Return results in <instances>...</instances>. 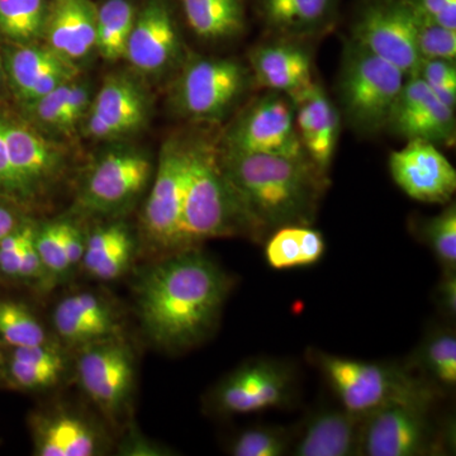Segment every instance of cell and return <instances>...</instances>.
<instances>
[{
  "instance_id": "obj_1",
  "label": "cell",
  "mask_w": 456,
  "mask_h": 456,
  "mask_svg": "<svg viewBox=\"0 0 456 456\" xmlns=\"http://www.w3.org/2000/svg\"><path fill=\"white\" fill-rule=\"evenodd\" d=\"M233 279L200 248L152 260L136 284V308L147 338L167 353H182L215 332Z\"/></svg>"
},
{
  "instance_id": "obj_2",
  "label": "cell",
  "mask_w": 456,
  "mask_h": 456,
  "mask_svg": "<svg viewBox=\"0 0 456 456\" xmlns=\"http://www.w3.org/2000/svg\"><path fill=\"white\" fill-rule=\"evenodd\" d=\"M220 152L222 167L253 231V241H265L281 227L312 226L330 179L310 159L244 154L221 147Z\"/></svg>"
},
{
  "instance_id": "obj_3",
  "label": "cell",
  "mask_w": 456,
  "mask_h": 456,
  "mask_svg": "<svg viewBox=\"0 0 456 456\" xmlns=\"http://www.w3.org/2000/svg\"><path fill=\"white\" fill-rule=\"evenodd\" d=\"M187 175L182 231L185 250L221 237L253 240L241 204L221 164L220 145L211 140L185 141Z\"/></svg>"
},
{
  "instance_id": "obj_4",
  "label": "cell",
  "mask_w": 456,
  "mask_h": 456,
  "mask_svg": "<svg viewBox=\"0 0 456 456\" xmlns=\"http://www.w3.org/2000/svg\"><path fill=\"white\" fill-rule=\"evenodd\" d=\"M341 407L354 415L367 416L378 408L398 402L436 403L444 392L407 367L406 362H368L321 350H308Z\"/></svg>"
},
{
  "instance_id": "obj_5",
  "label": "cell",
  "mask_w": 456,
  "mask_h": 456,
  "mask_svg": "<svg viewBox=\"0 0 456 456\" xmlns=\"http://www.w3.org/2000/svg\"><path fill=\"white\" fill-rule=\"evenodd\" d=\"M406 75L350 38L342 51L338 90V110L362 136L386 130Z\"/></svg>"
},
{
  "instance_id": "obj_6",
  "label": "cell",
  "mask_w": 456,
  "mask_h": 456,
  "mask_svg": "<svg viewBox=\"0 0 456 456\" xmlns=\"http://www.w3.org/2000/svg\"><path fill=\"white\" fill-rule=\"evenodd\" d=\"M255 84L250 68L231 57H193L183 66L173 90L180 116L220 122L244 101Z\"/></svg>"
},
{
  "instance_id": "obj_7",
  "label": "cell",
  "mask_w": 456,
  "mask_h": 456,
  "mask_svg": "<svg viewBox=\"0 0 456 456\" xmlns=\"http://www.w3.org/2000/svg\"><path fill=\"white\" fill-rule=\"evenodd\" d=\"M432 402H398L362 419L360 455H440L452 441V428L432 419Z\"/></svg>"
},
{
  "instance_id": "obj_8",
  "label": "cell",
  "mask_w": 456,
  "mask_h": 456,
  "mask_svg": "<svg viewBox=\"0 0 456 456\" xmlns=\"http://www.w3.org/2000/svg\"><path fill=\"white\" fill-rule=\"evenodd\" d=\"M297 369L285 360L250 359L227 374L211 395V406L224 416L285 410L298 401Z\"/></svg>"
},
{
  "instance_id": "obj_9",
  "label": "cell",
  "mask_w": 456,
  "mask_h": 456,
  "mask_svg": "<svg viewBox=\"0 0 456 456\" xmlns=\"http://www.w3.org/2000/svg\"><path fill=\"white\" fill-rule=\"evenodd\" d=\"M185 175V141L171 139L161 149L141 217L143 242L154 260L185 250L182 231Z\"/></svg>"
},
{
  "instance_id": "obj_10",
  "label": "cell",
  "mask_w": 456,
  "mask_h": 456,
  "mask_svg": "<svg viewBox=\"0 0 456 456\" xmlns=\"http://www.w3.org/2000/svg\"><path fill=\"white\" fill-rule=\"evenodd\" d=\"M226 151L307 158L294 121L292 98L266 90L242 108L222 136Z\"/></svg>"
},
{
  "instance_id": "obj_11",
  "label": "cell",
  "mask_w": 456,
  "mask_h": 456,
  "mask_svg": "<svg viewBox=\"0 0 456 456\" xmlns=\"http://www.w3.org/2000/svg\"><path fill=\"white\" fill-rule=\"evenodd\" d=\"M351 38L395 66L407 79L417 77L421 57L416 46L415 16L406 0H362Z\"/></svg>"
},
{
  "instance_id": "obj_12",
  "label": "cell",
  "mask_w": 456,
  "mask_h": 456,
  "mask_svg": "<svg viewBox=\"0 0 456 456\" xmlns=\"http://www.w3.org/2000/svg\"><path fill=\"white\" fill-rule=\"evenodd\" d=\"M77 373L83 392L110 421L125 415L134 384V358L123 336L79 347Z\"/></svg>"
},
{
  "instance_id": "obj_13",
  "label": "cell",
  "mask_w": 456,
  "mask_h": 456,
  "mask_svg": "<svg viewBox=\"0 0 456 456\" xmlns=\"http://www.w3.org/2000/svg\"><path fill=\"white\" fill-rule=\"evenodd\" d=\"M151 159L134 149L107 152L92 167L79 197L80 209L93 215L127 211L150 184Z\"/></svg>"
},
{
  "instance_id": "obj_14",
  "label": "cell",
  "mask_w": 456,
  "mask_h": 456,
  "mask_svg": "<svg viewBox=\"0 0 456 456\" xmlns=\"http://www.w3.org/2000/svg\"><path fill=\"white\" fill-rule=\"evenodd\" d=\"M389 171L398 188L422 203H450L456 191V170L439 146L408 140L389 155Z\"/></svg>"
},
{
  "instance_id": "obj_15",
  "label": "cell",
  "mask_w": 456,
  "mask_h": 456,
  "mask_svg": "<svg viewBox=\"0 0 456 456\" xmlns=\"http://www.w3.org/2000/svg\"><path fill=\"white\" fill-rule=\"evenodd\" d=\"M386 130L407 141L419 139L450 146L455 142V110L441 102L421 77H408Z\"/></svg>"
},
{
  "instance_id": "obj_16",
  "label": "cell",
  "mask_w": 456,
  "mask_h": 456,
  "mask_svg": "<svg viewBox=\"0 0 456 456\" xmlns=\"http://www.w3.org/2000/svg\"><path fill=\"white\" fill-rule=\"evenodd\" d=\"M2 122L12 167L36 203L61 176L64 155L22 119L2 112Z\"/></svg>"
},
{
  "instance_id": "obj_17",
  "label": "cell",
  "mask_w": 456,
  "mask_h": 456,
  "mask_svg": "<svg viewBox=\"0 0 456 456\" xmlns=\"http://www.w3.org/2000/svg\"><path fill=\"white\" fill-rule=\"evenodd\" d=\"M182 38L167 0H149L136 16L125 59L147 77H160L182 59Z\"/></svg>"
},
{
  "instance_id": "obj_18",
  "label": "cell",
  "mask_w": 456,
  "mask_h": 456,
  "mask_svg": "<svg viewBox=\"0 0 456 456\" xmlns=\"http://www.w3.org/2000/svg\"><path fill=\"white\" fill-rule=\"evenodd\" d=\"M145 93L131 77H107L90 103L86 134L92 139L116 140L139 131L149 118Z\"/></svg>"
},
{
  "instance_id": "obj_19",
  "label": "cell",
  "mask_w": 456,
  "mask_h": 456,
  "mask_svg": "<svg viewBox=\"0 0 456 456\" xmlns=\"http://www.w3.org/2000/svg\"><path fill=\"white\" fill-rule=\"evenodd\" d=\"M290 98L303 151L321 173L329 175L340 139V110L316 80Z\"/></svg>"
},
{
  "instance_id": "obj_20",
  "label": "cell",
  "mask_w": 456,
  "mask_h": 456,
  "mask_svg": "<svg viewBox=\"0 0 456 456\" xmlns=\"http://www.w3.org/2000/svg\"><path fill=\"white\" fill-rule=\"evenodd\" d=\"M305 41L277 37L248 53V68L261 88L294 97L314 82V56Z\"/></svg>"
},
{
  "instance_id": "obj_21",
  "label": "cell",
  "mask_w": 456,
  "mask_h": 456,
  "mask_svg": "<svg viewBox=\"0 0 456 456\" xmlns=\"http://www.w3.org/2000/svg\"><path fill=\"white\" fill-rule=\"evenodd\" d=\"M33 454L37 456H94L103 454V434L73 411L42 410L29 419Z\"/></svg>"
},
{
  "instance_id": "obj_22",
  "label": "cell",
  "mask_w": 456,
  "mask_h": 456,
  "mask_svg": "<svg viewBox=\"0 0 456 456\" xmlns=\"http://www.w3.org/2000/svg\"><path fill=\"white\" fill-rule=\"evenodd\" d=\"M53 323L60 340L74 349L122 336L121 318L112 303L90 292L62 298L53 310Z\"/></svg>"
},
{
  "instance_id": "obj_23",
  "label": "cell",
  "mask_w": 456,
  "mask_h": 456,
  "mask_svg": "<svg viewBox=\"0 0 456 456\" xmlns=\"http://www.w3.org/2000/svg\"><path fill=\"white\" fill-rule=\"evenodd\" d=\"M362 419L344 407L312 412L296 430L290 454L297 456L360 455Z\"/></svg>"
},
{
  "instance_id": "obj_24",
  "label": "cell",
  "mask_w": 456,
  "mask_h": 456,
  "mask_svg": "<svg viewBox=\"0 0 456 456\" xmlns=\"http://www.w3.org/2000/svg\"><path fill=\"white\" fill-rule=\"evenodd\" d=\"M97 13L92 0H53L44 29L47 46L73 62L86 59L95 49Z\"/></svg>"
},
{
  "instance_id": "obj_25",
  "label": "cell",
  "mask_w": 456,
  "mask_h": 456,
  "mask_svg": "<svg viewBox=\"0 0 456 456\" xmlns=\"http://www.w3.org/2000/svg\"><path fill=\"white\" fill-rule=\"evenodd\" d=\"M340 0H256L264 25L275 37L308 41L334 27Z\"/></svg>"
},
{
  "instance_id": "obj_26",
  "label": "cell",
  "mask_w": 456,
  "mask_h": 456,
  "mask_svg": "<svg viewBox=\"0 0 456 456\" xmlns=\"http://www.w3.org/2000/svg\"><path fill=\"white\" fill-rule=\"evenodd\" d=\"M136 251V239L128 224L122 221L110 222L86 235L80 268L97 281H116L131 268Z\"/></svg>"
},
{
  "instance_id": "obj_27",
  "label": "cell",
  "mask_w": 456,
  "mask_h": 456,
  "mask_svg": "<svg viewBox=\"0 0 456 456\" xmlns=\"http://www.w3.org/2000/svg\"><path fill=\"white\" fill-rule=\"evenodd\" d=\"M68 367L64 351L47 340L35 346L16 347L5 362V375L14 388L44 391L56 386Z\"/></svg>"
},
{
  "instance_id": "obj_28",
  "label": "cell",
  "mask_w": 456,
  "mask_h": 456,
  "mask_svg": "<svg viewBox=\"0 0 456 456\" xmlns=\"http://www.w3.org/2000/svg\"><path fill=\"white\" fill-rule=\"evenodd\" d=\"M189 28L206 41H228L244 35V0H179Z\"/></svg>"
},
{
  "instance_id": "obj_29",
  "label": "cell",
  "mask_w": 456,
  "mask_h": 456,
  "mask_svg": "<svg viewBox=\"0 0 456 456\" xmlns=\"http://www.w3.org/2000/svg\"><path fill=\"white\" fill-rule=\"evenodd\" d=\"M407 367L436 386L441 391H452L456 386V335L452 325L428 330Z\"/></svg>"
},
{
  "instance_id": "obj_30",
  "label": "cell",
  "mask_w": 456,
  "mask_h": 456,
  "mask_svg": "<svg viewBox=\"0 0 456 456\" xmlns=\"http://www.w3.org/2000/svg\"><path fill=\"white\" fill-rule=\"evenodd\" d=\"M265 241L266 263L274 270L307 268L322 259L326 251L322 233L301 224L278 228Z\"/></svg>"
},
{
  "instance_id": "obj_31",
  "label": "cell",
  "mask_w": 456,
  "mask_h": 456,
  "mask_svg": "<svg viewBox=\"0 0 456 456\" xmlns=\"http://www.w3.org/2000/svg\"><path fill=\"white\" fill-rule=\"evenodd\" d=\"M0 53L9 93L20 104L25 101L41 75L62 59V56L57 55L47 45L41 46L38 44H0Z\"/></svg>"
},
{
  "instance_id": "obj_32",
  "label": "cell",
  "mask_w": 456,
  "mask_h": 456,
  "mask_svg": "<svg viewBox=\"0 0 456 456\" xmlns=\"http://www.w3.org/2000/svg\"><path fill=\"white\" fill-rule=\"evenodd\" d=\"M136 12L128 0H107L97 13L95 49L103 59H125Z\"/></svg>"
},
{
  "instance_id": "obj_33",
  "label": "cell",
  "mask_w": 456,
  "mask_h": 456,
  "mask_svg": "<svg viewBox=\"0 0 456 456\" xmlns=\"http://www.w3.org/2000/svg\"><path fill=\"white\" fill-rule=\"evenodd\" d=\"M46 14L45 0H0L2 44H36L44 36Z\"/></svg>"
},
{
  "instance_id": "obj_34",
  "label": "cell",
  "mask_w": 456,
  "mask_h": 456,
  "mask_svg": "<svg viewBox=\"0 0 456 456\" xmlns=\"http://www.w3.org/2000/svg\"><path fill=\"white\" fill-rule=\"evenodd\" d=\"M49 340L40 320L23 303L0 301V346L27 347Z\"/></svg>"
},
{
  "instance_id": "obj_35",
  "label": "cell",
  "mask_w": 456,
  "mask_h": 456,
  "mask_svg": "<svg viewBox=\"0 0 456 456\" xmlns=\"http://www.w3.org/2000/svg\"><path fill=\"white\" fill-rule=\"evenodd\" d=\"M296 430L283 426L257 425L233 437L228 454L235 456H283L290 454Z\"/></svg>"
},
{
  "instance_id": "obj_36",
  "label": "cell",
  "mask_w": 456,
  "mask_h": 456,
  "mask_svg": "<svg viewBox=\"0 0 456 456\" xmlns=\"http://www.w3.org/2000/svg\"><path fill=\"white\" fill-rule=\"evenodd\" d=\"M419 239L439 261L443 272H456V206L449 204L434 217L419 221Z\"/></svg>"
},
{
  "instance_id": "obj_37",
  "label": "cell",
  "mask_w": 456,
  "mask_h": 456,
  "mask_svg": "<svg viewBox=\"0 0 456 456\" xmlns=\"http://www.w3.org/2000/svg\"><path fill=\"white\" fill-rule=\"evenodd\" d=\"M35 245L51 284L65 281L74 272L66 255L61 220L37 224Z\"/></svg>"
},
{
  "instance_id": "obj_38",
  "label": "cell",
  "mask_w": 456,
  "mask_h": 456,
  "mask_svg": "<svg viewBox=\"0 0 456 456\" xmlns=\"http://www.w3.org/2000/svg\"><path fill=\"white\" fill-rule=\"evenodd\" d=\"M413 11V9H412ZM416 46L421 60H455L456 31L413 11Z\"/></svg>"
},
{
  "instance_id": "obj_39",
  "label": "cell",
  "mask_w": 456,
  "mask_h": 456,
  "mask_svg": "<svg viewBox=\"0 0 456 456\" xmlns=\"http://www.w3.org/2000/svg\"><path fill=\"white\" fill-rule=\"evenodd\" d=\"M417 77H421L428 88L446 106L456 108V61L455 60H421Z\"/></svg>"
},
{
  "instance_id": "obj_40",
  "label": "cell",
  "mask_w": 456,
  "mask_h": 456,
  "mask_svg": "<svg viewBox=\"0 0 456 456\" xmlns=\"http://www.w3.org/2000/svg\"><path fill=\"white\" fill-rule=\"evenodd\" d=\"M36 226L35 222L23 218L9 235L0 240V277L3 279L18 281L23 251L27 241L35 233Z\"/></svg>"
},
{
  "instance_id": "obj_41",
  "label": "cell",
  "mask_w": 456,
  "mask_h": 456,
  "mask_svg": "<svg viewBox=\"0 0 456 456\" xmlns=\"http://www.w3.org/2000/svg\"><path fill=\"white\" fill-rule=\"evenodd\" d=\"M0 198L17 204L18 207L31 206L32 200L12 167L7 142L3 132L2 112H0Z\"/></svg>"
},
{
  "instance_id": "obj_42",
  "label": "cell",
  "mask_w": 456,
  "mask_h": 456,
  "mask_svg": "<svg viewBox=\"0 0 456 456\" xmlns=\"http://www.w3.org/2000/svg\"><path fill=\"white\" fill-rule=\"evenodd\" d=\"M90 90L86 84L79 83L77 79L70 84L68 101L64 116L60 123V132L73 131L75 126L79 125L80 121L88 113L90 107Z\"/></svg>"
},
{
  "instance_id": "obj_43",
  "label": "cell",
  "mask_w": 456,
  "mask_h": 456,
  "mask_svg": "<svg viewBox=\"0 0 456 456\" xmlns=\"http://www.w3.org/2000/svg\"><path fill=\"white\" fill-rule=\"evenodd\" d=\"M413 11L456 31V0H406Z\"/></svg>"
},
{
  "instance_id": "obj_44",
  "label": "cell",
  "mask_w": 456,
  "mask_h": 456,
  "mask_svg": "<svg viewBox=\"0 0 456 456\" xmlns=\"http://www.w3.org/2000/svg\"><path fill=\"white\" fill-rule=\"evenodd\" d=\"M61 227L69 264H70L73 270L80 268L84 251H86V235L84 233L82 227L71 220L62 218Z\"/></svg>"
},
{
  "instance_id": "obj_45",
  "label": "cell",
  "mask_w": 456,
  "mask_h": 456,
  "mask_svg": "<svg viewBox=\"0 0 456 456\" xmlns=\"http://www.w3.org/2000/svg\"><path fill=\"white\" fill-rule=\"evenodd\" d=\"M437 310L449 321L456 317V272H443L439 284L435 289Z\"/></svg>"
},
{
  "instance_id": "obj_46",
  "label": "cell",
  "mask_w": 456,
  "mask_h": 456,
  "mask_svg": "<svg viewBox=\"0 0 456 456\" xmlns=\"http://www.w3.org/2000/svg\"><path fill=\"white\" fill-rule=\"evenodd\" d=\"M22 215L17 204L0 198V240L4 239L22 222Z\"/></svg>"
},
{
  "instance_id": "obj_47",
  "label": "cell",
  "mask_w": 456,
  "mask_h": 456,
  "mask_svg": "<svg viewBox=\"0 0 456 456\" xmlns=\"http://www.w3.org/2000/svg\"><path fill=\"white\" fill-rule=\"evenodd\" d=\"M8 94H11V93H9L2 53H0V112H3V106H4L5 101H7Z\"/></svg>"
},
{
  "instance_id": "obj_48",
  "label": "cell",
  "mask_w": 456,
  "mask_h": 456,
  "mask_svg": "<svg viewBox=\"0 0 456 456\" xmlns=\"http://www.w3.org/2000/svg\"><path fill=\"white\" fill-rule=\"evenodd\" d=\"M3 360H4V358H3V354H2V351H0V371L3 370Z\"/></svg>"
}]
</instances>
